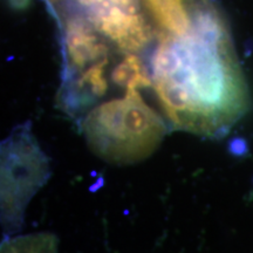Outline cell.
Wrapping results in <instances>:
<instances>
[{
	"mask_svg": "<svg viewBox=\"0 0 253 253\" xmlns=\"http://www.w3.org/2000/svg\"><path fill=\"white\" fill-rule=\"evenodd\" d=\"M158 101L171 129L221 137L249 109V93L219 12L203 2L182 36L164 33L153 58Z\"/></svg>",
	"mask_w": 253,
	"mask_h": 253,
	"instance_id": "1",
	"label": "cell"
},
{
	"mask_svg": "<svg viewBox=\"0 0 253 253\" xmlns=\"http://www.w3.org/2000/svg\"><path fill=\"white\" fill-rule=\"evenodd\" d=\"M168 126L136 88L126 89L121 99L94 107L80 122L91 153L114 166H131L149 158L162 144Z\"/></svg>",
	"mask_w": 253,
	"mask_h": 253,
	"instance_id": "2",
	"label": "cell"
},
{
	"mask_svg": "<svg viewBox=\"0 0 253 253\" xmlns=\"http://www.w3.org/2000/svg\"><path fill=\"white\" fill-rule=\"evenodd\" d=\"M50 175V160L31 122L14 126L0 144V218L5 237L21 230L28 204Z\"/></svg>",
	"mask_w": 253,
	"mask_h": 253,
	"instance_id": "3",
	"label": "cell"
},
{
	"mask_svg": "<svg viewBox=\"0 0 253 253\" xmlns=\"http://www.w3.org/2000/svg\"><path fill=\"white\" fill-rule=\"evenodd\" d=\"M95 30L128 53L144 48L151 31L138 0H77Z\"/></svg>",
	"mask_w": 253,
	"mask_h": 253,
	"instance_id": "4",
	"label": "cell"
},
{
	"mask_svg": "<svg viewBox=\"0 0 253 253\" xmlns=\"http://www.w3.org/2000/svg\"><path fill=\"white\" fill-rule=\"evenodd\" d=\"M66 50L69 60V73L74 69L86 71V67L90 68L96 63L106 61L108 52L94 28L84 19H71L68 21Z\"/></svg>",
	"mask_w": 253,
	"mask_h": 253,
	"instance_id": "5",
	"label": "cell"
},
{
	"mask_svg": "<svg viewBox=\"0 0 253 253\" xmlns=\"http://www.w3.org/2000/svg\"><path fill=\"white\" fill-rule=\"evenodd\" d=\"M164 33L182 36L192 25V14L185 7V0H143Z\"/></svg>",
	"mask_w": 253,
	"mask_h": 253,
	"instance_id": "6",
	"label": "cell"
},
{
	"mask_svg": "<svg viewBox=\"0 0 253 253\" xmlns=\"http://www.w3.org/2000/svg\"><path fill=\"white\" fill-rule=\"evenodd\" d=\"M59 238L53 232L27 233L5 237L0 253H58Z\"/></svg>",
	"mask_w": 253,
	"mask_h": 253,
	"instance_id": "7",
	"label": "cell"
},
{
	"mask_svg": "<svg viewBox=\"0 0 253 253\" xmlns=\"http://www.w3.org/2000/svg\"><path fill=\"white\" fill-rule=\"evenodd\" d=\"M113 80L119 86L128 88H140L149 87L151 81L147 75V72L137 56L132 55L131 53L126 56L125 60L114 69Z\"/></svg>",
	"mask_w": 253,
	"mask_h": 253,
	"instance_id": "8",
	"label": "cell"
},
{
	"mask_svg": "<svg viewBox=\"0 0 253 253\" xmlns=\"http://www.w3.org/2000/svg\"><path fill=\"white\" fill-rule=\"evenodd\" d=\"M11 1H12V4H13L14 7L23 8L28 4V1H30V0H11Z\"/></svg>",
	"mask_w": 253,
	"mask_h": 253,
	"instance_id": "9",
	"label": "cell"
}]
</instances>
